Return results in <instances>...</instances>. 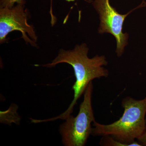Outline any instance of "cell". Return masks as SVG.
Instances as JSON below:
<instances>
[{"instance_id":"1","label":"cell","mask_w":146,"mask_h":146,"mask_svg":"<svg viewBox=\"0 0 146 146\" xmlns=\"http://www.w3.org/2000/svg\"><path fill=\"white\" fill-rule=\"evenodd\" d=\"M88 51L89 48L85 44L77 45L71 50L61 49L51 63L43 65L52 68L59 63H68L74 69L76 80L72 86L74 99L68 109L57 117L44 120L45 122L58 119L65 120L72 113L78 100L84 93L89 83L95 79L108 76V71L103 67L108 64L105 56L97 55L92 58H89Z\"/></svg>"},{"instance_id":"2","label":"cell","mask_w":146,"mask_h":146,"mask_svg":"<svg viewBox=\"0 0 146 146\" xmlns=\"http://www.w3.org/2000/svg\"><path fill=\"white\" fill-rule=\"evenodd\" d=\"M121 104L124 109L122 117L108 125L94 121L91 135L110 136L126 146H142L135 140L140 138L146 129V96L140 100L127 97L123 99Z\"/></svg>"},{"instance_id":"3","label":"cell","mask_w":146,"mask_h":146,"mask_svg":"<svg viewBox=\"0 0 146 146\" xmlns=\"http://www.w3.org/2000/svg\"><path fill=\"white\" fill-rule=\"evenodd\" d=\"M93 84L91 82L84 93L83 101L76 117L70 115L60 125L59 131L65 146H84L91 135V124L95 120L92 106Z\"/></svg>"},{"instance_id":"4","label":"cell","mask_w":146,"mask_h":146,"mask_svg":"<svg viewBox=\"0 0 146 146\" xmlns=\"http://www.w3.org/2000/svg\"><path fill=\"white\" fill-rule=\"evenodd\" d=\"M26 1L17 4L11 8L0 7V43L7 40V35L11 32L18 31L22 33L27 44L36 47L37 36L34 27L29 25L27 14L25 10Z\"/></svg>"},{"instance_id":"5","label":"cell","mask_w":146,"mask_h":146,"mask_svg":"<svg viewBox=\"0 0 146 146\" xmlns=\"http://www.w3.org/2000/svg\"><path fill=\"white\" fill-rule=\"evenodd\" d=\"M93 5L100 15L99 33L100 34L110 33L115 36L117 42L116 52L118 57H120L127 44L129 38L128 34L123 32L124 21L129 13L138 7L123 15L111 6L109 0H95Z\"/></svg>"},{"instance_id":"6","label":"cell","mask_w":146,"mask_h":146,"mask_svg":"<svg viewBox=\"0 0 146 146\" xmlns=\"http://www.w3.org/2000/svg\"><path fill=\"white\" fill-rule=\"evenodd\" d=\"M25 0H0V7H13L15 3H19L23 2Z\"/></svg>"},{"instance_id":"7","label":"cell","mask_w":146,"mask_h":146,"mask_svg":"<svg viewBox=\"0 0 146 146\" xmlns=\"http://www.w3.org/2000/svg\"><path fill=\"white\" fill-rule=\"evenodd\" d=\"M137 140L142 145L146 146V129L143 134Z\"/></svg>"}]
</instances>
